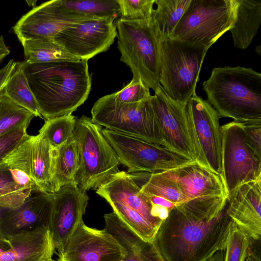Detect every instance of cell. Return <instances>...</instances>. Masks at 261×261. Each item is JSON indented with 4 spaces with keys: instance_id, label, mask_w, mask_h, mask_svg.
<instances>
[{
    "instance_id": "1",
    "label": "cell",
    "mask_w": 261,
    "mask_h": 261,
    "mask_svg": "<svg viewBox=\"0 0 261 261\" xmlns=\"http://www.w3.org/2000/svg\"><path fill=\"white\" fill-rule=\"evenodd\" d=\"M231 221L227 197L190 199L169 211L154 242L165 261H205L225 250Z\"/></svg>"
},
{
    "instance_id": "2",
    "label": "cell",
    "mask_w": 261,
    "mask_h": 261,
    "mask_svg": "<svg viewBox=\"0 0 261 261\" xmlns=\"http://www.w3.org/2000/svg\"><path fill=\"white\" fill-rule=\"evenodd\" d=\"M21 63L45 120L72 114L88 98L92 79L87 60Z\"/></svg>"
},
{
    "instance_id": "3",
    "label": "cell",
    "mask_w": 261,
    "mask_h": 261,
    "mask_svg": "<svg viewBox=\"0 0 261 261\" xmlns=\"http://www.w3.org/2000/svg\"><path fill=\"white\" fill-rule=\"evenodd\" d=\"M207 101L220 117L261 121V74L241 66L214 68L203 83Z\"/></svg>"
},
{
    "instance_id": "4",
    "label": "cell",
    "mask_w": 261,
    "mask_h": 261,
    "mask_svg": "<svg viewBox=\"0 0 261 261\" xmlns=\"http://www.w3.org/2000/svg\"><path fill=\"white\" fill-rule=\"evenodd\" d=\"M117 32L120 60L133 73L132 80H141L154 91L160 86V40L151 18L115 23Z\"/></svg>"
},
{
    "instance_id": "5",
    "label": "cell",
    "mask_w": 261,
    "mask_h": 261,
    "mask_svg": "<svg viewBox=\"0 0 261 261\" xmlns=\"http://www.w3.org/2000/svg\"><path fill=\"white\" fill-rule=\"evenodd\" d=\"M118 217L141 238L154 242L163 220L153 214V206L130 173L119 171L96 189Z\"/></svg>"
},
{
    "instance_id": "6",
    "label": "cell",
    "mask_w": 261,
    "mask_h": 261,
    "mask_svg": "<svg viewBox=\"0 0 261 261\" xmlns=\"http://www.w3.org/2000/svg\"><path fill=\"white\" fill-rule=\"evenodd\" d=\"M209 48L171 37L160 40L159 83L171 99L187 103L196 92Z\"/></svg>"
},
{
    "instance_id": "7",
    "label": "cell",
    "mask_w": 261,
    "mask_h": 261,
    "mask_svg": "<svg viewBox=\"0 0 261 261\" xmlns=\"http://www.w3.org/2000/svg\"><path fill=\"white\" fill-rule=\"evenodd\" d=\"M151 96L137 102L120 103L110 94L105 95L94 104L91 119L106 129L167 147Z\"/></svg>"
},
{
    "instance_id": "8",
    "label": "cell",
    "mask_w": 261,
    "mask_h": 261,
    "mask_svg": "<svg viewBox=\"0 0 261 261\" xmlns=\"http://www.w3.org/2000/svg\"><path fill=\"white\" fill-rule=\"evenodd\" d=\"M102 130L101 126L94 123L91 118L82 116L76 119L73 138L80 166L76 181L84 192L91 188L96 189L119 171L118 156Z\"/></svg>"
},
{
    "instance_id": "9",
    "label": "cell",
    "mask_w": 261,
    "mask_h": 261,
    "mask_svg": "<svg viewBox=\"0 0 261 261\" xmlns=\"http://www.w3.org/2000/svg\"><path fill=\"white\" fill-rule=\"evenodd\" d=\"M238 0H191L170 37L210 47L235 22Z\"/></svg>"
},
{
    "instance_id": "10",
    "label": "cell",
    "mask_w": 261,
    "mask_h": 261,
    "mask_svg": "<svg viewBox=\"0 0 261 261\" xmlns=\"http://www.w3.org/2000/svg\"><path fill=\"white\" fill-rule=\"evenodd\" d=\"M102 132L129 173L167 171L194 162L163 146L106 128Z\"/></svg>"
},
{
    "instance_id": "11",
    "label": "cell",
    "mask_w": 261,
    "mask_h": 261,
    "mask_svg": "<svg viewBox=\"0 0 261 261\" xmlns=\"http://www.w3.org/2000/svg\"><path fill=\"white\" fill-rule=\"evenodd\" d=\"M222 179L227 197L241 185L261 179V159L246 140L242 122L221 126Z\"/></svg>"
},
{
    "instance_id": "12",
    "label": "cell",
    "mask_w": 261,
    "mask_h": 261,
    "mask_svg": "<svg viewBox=\"0 0 261 261\" xmlns=\"http://www.w3.org/2000/svg\"><path fill=\"white\" fill-rule=\"evenodd\" d=\"M188 120L196 153V162L222 178L220 118L206 100L196 92L186 105Z\"/></svg>"
},
{
    "instance_id": "13",
    "label": "cell",
    "mask_w": 261,
    "mask_h": 261,
    "mask_svg": "<svg viewBox=\"0 0 261 261\" xmlns=\"http://www.w3.org/2000/svg\"><path fill=\"white\" fill-rule=\"evenodd\" d=\"M113 19H90L70 23L54 39L66 51L88 60L108 50L117 37Z\"/></svg>"
},
{
    "instance_id": "14",
    "label": "cell",
    "mask_w": 261,
    "mask_h": 261,
    "mask_svg": "<svg viewBox=\"0 0 261 261\" xmlns=\"http://www.w3.org/2000/svg\"><path fill=\"white\" fill-rule=\"evenodd\" d=\"M150 100L162 129L167 147L196 161L195 151L187 111V103L171 99L160 86Z\"/></svg>"
},
{
    "instance_id": "15",
    "label": "cell",
    "mask_w": 261,
    "mask_h": 261,
    "mask_svg": "<svg viewBox=\"0 0 261 261\" xmlns=\"http://www.w3.org/2000/svg\"><path fill=\"white\" fill-rule=\"evenodd\" d=\"M123 248L105 229L89 227L82 221L58 253L66 261H123Z\"/></svg>"
},
{
    "instance_id": "16",
    "label": "cell",
    "mask_w": 261,
    "mask_h": 261,
    "mask_svg": "<svg viewBox=\"0 0 261 261\" xmlns=\"http://www.w3.org/2000/svg\"><path fill=\"white\" fill-rule=\"evenodd\" d=\"M52 194L53 205L49 229L55 250L59 253L83 221L89 197L87 192L73 185L64 186Z\"/></svg>"
},
{
    "instance_id": "17",
    "label": "cell",
    "mask_w": 261,
    "mask_h": 261,
    "mask_svg": "<svg viewBox=\"0 0 261 261\" xmlns=\"http://www.w3.org/2000/svg\"><path fill=\"white\" fill-rule=\"evenodd\" d=\"M53 205V194L32 191L19 206L0 207V231L6 238L48 227Z\"/></svg>"
},
{
    "instance_id": "18",
    "label": "cell",
    "mask_w": 261,
    "mask_h": 261,
    "mask_svg": "<svg viewBox=\"0 0 261 261\" xmlns=\"http://www.w3.org/2000/svg\"><path fill=\"white\" fill-rule=\"evenodd\" d=\"M231 220L254 241L261 240V179L244 184L227 197Z\"/></svg>"
},
{
    "instance_id": "19",
    "label": "cell",
    "mask_w": 261,
    "mask_h": 261,
    "mask_svg": "<svg viewBox=\"0 0 261 261\" xmlns=\"http://www.w3.org/2000/svg\"><path fill=\"white\" fill-rule=\"evenodd\" d=\"M160 173L178 183L187 193L190 200L227 197L221 177L196 161Z\"/></svg>"
},
{
    "instance_id": "20",
    "label": "cell",
    "mask_w": 261,
    "mask_h": 261,
    "mask_svg": "<svg viewBox=\"0 0 261 261\" xmlns=\"http://www.w3.org/2000/svg\"><path fill=\"white\" fill-rule=\"evenodd\" d=\"M12 248L0 253V261H44L55 251L48 227L13 235L7 238Z\"/></svg>"
},
{
    "instance_id": "21",
    "label": "cell",
    "mask_w": 261,
    "mask_h": 261,
    "mask_svg": "<svg viewBox=\"0 0 261 261\" xmlns=\"http://www.w3.org/2000/svg\"><path fill=\"white\" fill-rule=\"evenodd\" d=\"M47 3L57 17L73 23L90 19H113L120 15L117 0H53Z\"/></svg>"
},
{
    "instance_id": "22",
    "label": "cell",
    "mask_w": 261,
    "mask_h": 261,
    "mask_svg": "<svg viewBox=\"0 0 261 261\" xmlns=\"http://www.w3.org/2000/svg\"><path fill=\"white\" fill-rule=\"evenodd\" d=\"M105 229L123 248V261H150L162 256L156 245L145 241L130 229L114 212L104 215Z\"/></svg>"
},
{
    "instance_id": "23",
    "label": "cell",
    "mask_w": 261,
    "mask_h": 261,
    "mask_svg": "<svg viewBox=\"0 0 261 261\" xmlns=\"http://www.w3.org/2000/svg\"><path fill=\"white\" fill-rule=\"evenodd\" d=\"M50 173L53 193L65 186H77L76 176L80 161L74 138L57 148H50Z\"/></svg>"
},
{
    "instance_id": "24",
    "label": "cell",
    "mask_w": 261,
    "mask_h": 261,
    "mask_svg": "<svg viewBox=\"0 0 261 261\" xmlns=\"http://www.w3.org/2000/svg\"><path fill=\"white\" fill-rule=\"evenodd\" d=\"M233 27L229 31L235 47L244 49L257 33L261 22V0H238Z\"/></svg>"
},
{
    "instance_id": "25",
    "label": "cell",
    "mask_w": 261,
    "mask_h": 261,
    "mask_svg": "<svg viewBox=\"0 0 261 261\" xmlns=\"http://www.w3.org/2000/svg\"><path fill=\"white\" fill-rule=\"evenodd\" d=\"M130 174L145 196L163 197L176 206L190 200L187 193L178 183L160 172Z\"/></svg>"
},
{
    "instance_id": "26",
    "label": "cell",
    "mask_w": 261,
    "mask_h": 261,
    "mask_svg": "<svg viewBox=\"0 0 261 261\" xmlns=\"http://www.w3.org/2000/svg\"><path fill=\"white\" fill-rule=\"evenodd\" d=\"M50 151L49 144L40 134L31 136L30 162L33 179L40 191L52 193Z\"/></svg>"
},
{
    "instance_id": "27",
    "label": "cell",
    "mask_w": 261,
    "mask_h": 261,
    "mask_svg": "<svg viewBox=\"0 0 261 261\" xmlns=\"http://www.w3.org/2000/svg\"><path fill=\"white\" fill-rule=\"evenodd\" d=\"M30 138L31 135L28 134L3 160L8 166L16 184L22 189L32 192L40 190L34 181L31 171L30 162Z\"/></svg>"
},
{
    "instance_id": "28",
    "label": "cell",
    "mask_w": 261,
    "mask_h": 261,
    "mask_svg": "<svg viewBox=\"0 0 261 261\" xmlns=\"http://www.w3.org/2000/svg\"><path fill=\"white\" fill-rule=\"evenodd\" d=\"M191 0H155L151 20L157 36L162 40L170 37Z\"/></svg>"
},
{
    "instance_id": "29",
    "label": "cell",
    "mask_w": 261,
    "mask_h": 261,
    "mask_svg": "<svg viewBox=\"0 0 261 261\" xmlns=\"http://www.w3.org/2000/svg\"><path fill=\"white\" fill-rule=\"evenodd\" d=\"M21 43L23 48L25 61L29 63L80 60L66 51L54 39H33L24 40Z\"/></svg>"
},
{
    "instance_id": "30",
    "label": "cell",
    "mask_w": 261,
    "mask_h": 261,
    "mask_svg": "<svg viewBox=\"0 0 261 261\" xmlns=\"http://www.w3.org/2000/svg\"><path fill=\"white\" fill-rule=\"evenodd\" d=\"M4 93L21 107L42 118L38 103L23 72L21 62L15 67L3 88Z\"/></svg>"
},
{
    "instance_id": "31",
    "label": "cell",
    "mask_w": 261,
    "mask_h": 261,
    "mask_svg": "<svg viewBox=\"0 0 261 261\" xmlns=\"http://www.w3.org/2000/svg\"><path fill=\"white\" fill-rule=\"evenodd\" d=\"M76 118L72 114L45 120L39 130L51 148H57L73 137Z\"/></svg>"
},
{
    "instance_id": "32",
    "label": "cell",
    "mask_w": 261,
    "mask_h": 261,
    "mask_svg": "<svg viewBox=\"0 0 261 261\" xmlns=\"http://www.w3.org/2000/svg\"><path fill=\"white\" fill-rule=\"evenodd\" d=\"M32 192L20 188L15 182L8 166L0 161V207L13 208L21 205Z\"/></svg>"
},
{
    "instance_id": "33",
    "label": "cell",
    "mask_w": 261,
    "mask_h": 261,
    "mask_svg": "<svg viewBox=\"0 0 261 261\" xmlns=\"http://www.w3.org/2000/svg\"><path fill=\"white\" fill-rule=\"evenodd\" d=\"M35 115L17 104L4 92H0V136L22 122L32 120Z\"/></svg>"
},
{
    "instance_id": "34",
    "label": "cell",
    "mask_w": 261,
    "mask_h": 261,
    "mask_svg": "<svg viewBox=\"0 0 261 261\" xmlns=\"http://www.w3.org/2000/svg\"><path fill=\"white\" fill-rule=\"evenodd\" d=\"M254 242L232 220L226 244L224 261H244Z\"/></svg>"
},
{
    "instance_id": "35",
    "label": "cell",
    "mask_w": 261,
    "mask_h": 261,
    "mask_svg": "<svg viewBox=\"0 0 261 261\" xmlns=\"http://www.w3.org/2000/svg\"><path fill=\"white\" fill-rule=\"evenodd\" d=\"M120 19L140 20L151 18L155 0H117Z\"/></svg>"
},
{
    "instance_id": "36",
    "label": "cell",
    "mask_w": 261,
    "mask_h": 261,
    "mask_svg": "<svg viewBox=\"0 0 261 261\" xmlns=\"http://www.w3.org/2000/svg\"><path fill=\"white\" fill-rule=\"evenodd\" d=\"M110 95L115 101L120 103L137 102L151 96L149 88L141 80H131L121 90Z\"/></svg>"
},
{
    "instance_id": "37",
    "label": "cell",
    "mask_w": 261,
    "mask_h": 261,
    "mask_svg": "<svg viewBox=\"0 0 261 261\" xmlns=\"http://www.w3.org/2000/svg\"><path fill=\"white\" fill-rule=\"evenodd\" d=\"M31 120L22 122L0 136V161L12 151L28 135Z\"/></svg>"
},
{
    "instance_id": "38",
    "label": "cell",
    "mask_w": 261,
    "mask_h": 261,
    "mask_svg": "<svg viewBox=\"0 0 261 261\" xmlns=\"http://www.w3.org/2000/svg\"><path fill=\"white\" fill-rule=\"evenodd\" d=\"M245 132L246 142L261 159V121L242 122Z\"/></svg>"
},
{
    "instance_id": "39",
    "label": "cell",
    "mask_w": 261,
    "mask_h": 261,
    "mask_svg": "<svg viewBox=\"0 0 261 261\" xmlns=\"http://www.w3.org/2000/svg\"><path fill=\"white\" fill-rule=\"evenodd\" d=\"M16 64V62L13 59H11L4 67L0 69V92L7 83Z\"/></svg>"
},
{
    "instance_id": "40",
    "label": "cell",
    "mask_w": 261,
    "mask_h": 261,
    "mask_svg": "<svg viewBox=\"0 0 261 261\" xmlns=\"http://www.w3.org/2000/svg\"><path fill=\"white\" fill-rule=\"evenodd\" d=\"M145 196L150 201L152 205L164 207L169 211L176 206V205L174 203L163 197L156 196Z\"/></svg>"
},
{
    "instance_id": "41",
    "label": "cell",
    "mask_w": 261,
    "mask_h": 261,
    "mask_svg": "<svg viewBox=\"0 0 261 261\" xmlns=\"http://www.w3.org/2000/svg\"><path fill=\"white\" fill-rule=\"evenodd\" d=\"M244 261H261L260 241L252 242Z\"/></svg>"
},
{
    "instance_id": "42",
    "label": "cell",
    "mask_w": 261,
    "mask_h": 261,
    "mask_svg": "<svg viewBox=\"0 0 261 261\" xmlns=\"http://www.w3.org/2000/svg\"><path fill=\"white\" fill-rule=\"evenodd\" d=\"M12 247L11 243L9 239L0 234V253L10 250Z\"/></svg>"
},
{
    "instance_id": "43",
    "label": "cell",
    "mask_w": 261,
    "mask_h": 261,
    "mask_svg": "<svg viewBox=\"0 0 261 261\" xmlns=\"http://www.w3.org/2000/svg\"><path fill=\"white\" fill-rule=\"evenodd\" d=\"M10 53V50L6 46L3 37L0 35V63Z\"/></svg>"
},
{
    "instance_id": "44",
    "label": "cell",
    "mask_w": 261,
    "mask_h": 261,
    "mask_svg": "<svg viewBox=\"0 0 261 261\" xmlns=\"http://www.w3.org/2000/svg\"><path fill=\"white\" fill-rule=\"evenodd\" d=\"M225 250H219L205 261H224Z\"/></svg>"
},
{
    "instance_id": "45",
    "label": "cell",
    "mask_w": 261,
    "mask_h": 261,
    "mask_svg": "<svg viewBox=\"0 0 261 261\" xmlns=\"http://www.w3.org/2000/svg\"><path fill=\"white\" fill-rule=\"evenodd\" d=\"M44 261H55L54 260V259H52V258H49V259H47Z\"/></svg>"
},
{
    "instance_id": "46",
    "label": "cell",
    "mask_w": 261,
    "mask_h": 261,
    "mask_svg": "<svg viewBox=\"0 0 261 261\" xmlns=\"http://www.w3.org/2000/svg\"><path fill=\"white\" fill-rule=\"evenodd\" d=\"M58 260L59 261H66V260H65L64 259L61 258H59Z\"/></svg>"
},
{
    "instance_id": "47",
    "label": "cell",
    "mask_w": 261,
    "mask_h": 261,
    "mask_svg": "<svg viewBox=\"0 0 261 261\" xmlns=\"http://www.w3.org/2000/svg\"><path fill=\"white\" fill-rule=\"evenodd\" d=\"M0 234H1V231H0Z\"/></svg>"
}]
</instances>
